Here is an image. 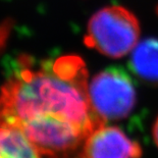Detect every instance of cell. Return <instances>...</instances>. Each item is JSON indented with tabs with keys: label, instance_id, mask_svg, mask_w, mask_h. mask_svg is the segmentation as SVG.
<instances>
[{
	"label": "cell",
	"instance_id": "cell-2",
	"mask_svg": "<svg viewBox=\"0 0 158 158\" xmlns=\"http://www.w3.org/2000/svg\"><path fill=\"white\" fill-rule=\"evenodd\" d=\"M140 35V23L132 11L120 5H109L90 18L84 43L104 56L122 58L132 53Z\"/></svg>",
	"mask_w": 158,
	"mask_h": 158
},
{
	"label": "cell",
	"instance_id": "cell-6",
	"mask_svg": "<svg viewBox=\"0 0 158 158\" xmlns=\"http://www.w3.org/2000/svg\"><path fill=\"white\" fill-rule=\"evenodd\" d=\"M0 158H43L21 131L0 126Z\"/></svg>",
	"mask_w": 158,
	"mask_h": 158
},
{
	"label": "cell",
	"instance_id": "cell-7",
	"mask_svg": "<svg viewBox=\"0 0 158 158\" xmlns=\"http://www.w3.org/2000/svg\"><path fill=\"white\" fill-rule=\"evenodd\" d=\"M152 135H153L154 143H155L156 146L158 147V116H157V118L155 119V123H154V124H153Z\"/></svg>",
	"mask_w": 158,
	"mask_h": 158
},
{
	"label": "cell",
	"instance_id": "cell-3",
	"mask_svg": "<svg viewBox=\"0 0 158 158\" xmlns=\"http://www.w3.org/2000/svg\"><path fill=\"white\" fill-rule=\"evenodd\" d=\"M89 97L94 111L106 123L126 118L137 101L132 80L116 68L101 70L93 77L89 82Z\"/></svg>",
	"mask_w": 158,
	"mask_h": 158
},
{
	"label": "cell",
	"instance_id": "cell-5",
	"mask_svg": "<svg viewBox=\"0 0 158 158\" xmlns=\"http://www.w3.org/2000/svg\"><path fill=\"white\" fill-rule=\"evenodd\" d=\"M130 64L138 78L158 84V40L150 38L138 43L131 53Z\"/></svg>",
	"mask_w": 158,
	"mask_h": 158
},
{
	"label": "cell",
	"instance_id": "cell-4",
	"mask_svg": "<svg viewBox=\"0 0 158 158\" xmlns=\"http://www.w3.org/2000/svg\"><path fill=\"white\" fill-rule=\"evenodd\" d=\"M142 148L119 127L107 123L96 127L87 138L85 158H141Z\"/></svg>",
	"mask_w": 158,
	"mask_h": 158
},
{
	"label": "cell",
	"instance_id": "cell-1",
	"mask_svg": "<svg viewBox=\"0 0 158 158\" xmlns=\"http://www.w3.org/2000/svg\"><path fill=\"white\" fill-rule=\"evenodd\" d=\"M0 89V126L16 129L43 158H85L87 138L106 123L94 111L88 69L78 55L35 65L19 57Z\"/></svg>",
	"mask_w": 158,
	"mask_h": 158
}]
</instances>
